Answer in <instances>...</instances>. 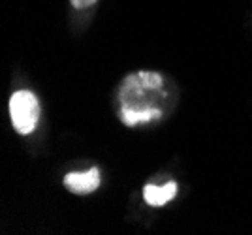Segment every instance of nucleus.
Returning <instances> with one entry per match:
<instances>
[{
    "label": "nucleus",
    "mask_w": 252,
    "mask_h": 235,
    "mask_svg": "<svg viewBox=\"0 0 252 235\" xmlns=\"http://www.w3.org/2000/svg\"><path fill=\"white\" fill-rule=\"evenodd\" d=\"M168 98L164 75L151 70L128 74L119 88V118L128 128L151 124L164 117V102Z\"/></svg>",
    "instance_id": "1"
},
{
    "label": "nucleus",
    "mask_w": 252,
    "mask_h": 235,
    "mask_svg": "<svg viewBox=\"0 0 252 235\" xmlns=\"http://www.w3.org/2000/svg\"><path fill=\"white\" fill-rule=\"evenodd\" d=\"M10 118L17 134L29 136L40 120V102L31 90H17L10 98Z\"/></svg>",
    "instance_id": "2"
},
{
    "label": "nucleus",
    "mask_w": 252,
    "mask_h": 235,
    "mask_svg": "<svg viewBox=\"0 0 252 235\" xmlns=\"http://www.w3.org/2000/svg\"><path fill=\"white\" fill-rule=\"evenodd\" d=\"M64 186L72 194H79V196L94 192L100 186V170L91 168L87 171H72L64 177Z\"/></svg>",
    "instance_id": "3"
},
{
    "label": "nucleus",
    "mask_w": 252,
    "mask_h": 235,
    "mask_svg": "<svg viewBox=\"0 0 252 235\" xmlns=\"http://www.w3.org/2000/svg\"><path fill=\"white\" fill-rule=\"evenodd\" d=\"M177 196V182L169 181L162 186L158 184H145L143 186V200L151 207H162Z\"/></svg>",
    "instance_id": "4"
},
{
    "label": "nucleus",
    "mask_w": 252,
    "mask_h": 235,
    "mask_svg": "<svg viewBox=\"0 0 252 235\" xmlns=\"http://www.w3.org/2000/svg\"><path fill=\"white\" fill-rule=\"evenodd\" d=\"M70 2H72V6H74L75 10H85V8L96 4V0H70Z\"/></svg>",
    "instance_id": "5"
}]
</instances>
